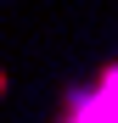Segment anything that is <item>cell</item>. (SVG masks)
<instances>
[{"label":"cell","mask_w":118,"mask_h":123,"mask_svg":"<svg viewBox=\"0 0 118 123\" xmlns=\"http://www.w3.org/2000/svg\"><path fill=\"white\" fill-rule=\"evenodd\" d=\"M68 123H118V73H107L96 90H84L73 101Z\"/></svg>","instance_id":"cell-1"}]
</instances>
